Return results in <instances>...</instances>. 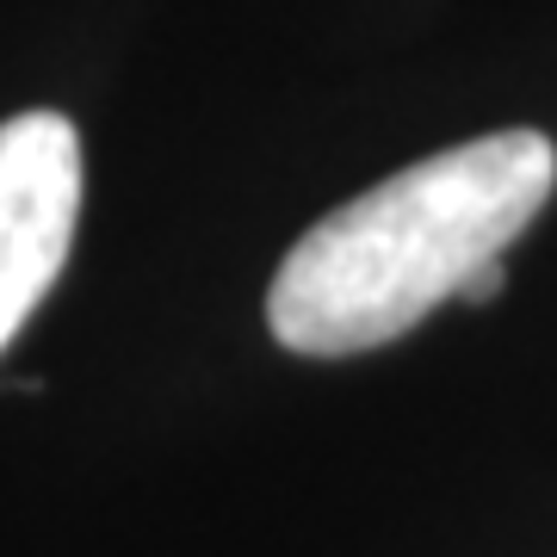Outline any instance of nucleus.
Returning a JSON list of instances; mask_svg holds the SVG:
<instances>
[{"instance_id": "f257e3e1", "label": "nucleus", "mask_w": 557, "mask_h": 557, "mask_svg": "<svg viewBox=\"0 0 557 557\" xmlns=\"http://www.w3.org/2000/svg\"><path fill=\"white\" fill-rule=\"evenodd\" d=\"M557 149L545 131H496L379 180L278 260L267 329L304 359L366 354L453 304L471 273L545 211Z\"/></svg>"}, {"instance_id": "7ed1b4c3", "label": "nucleus", "mask_w": 557, "mask_h": 557, "mask_svg": "<svg viewBox=\"0 0 557 557\" xmlns=\"http://www.w3.org/2000/svg\"><path fill=\"white\" fill-rule=\"evenodd\" d=\"M502 285H508V273H502V260H496V267L471 273V285L458 292V304H490V298H502Z\"/></svg>"}, {"instance_id": "f03ea898", "label": "nucleus", "mask_w": 557, "mask_h": 557, "mask_svg": "<svg viewBox=\"0 0 557 557\" xmlns=\"http://www.w3.org/2000/svg\"><path fill=\"white\" fill-rule=\"evenodd\" d=\"M81 218V137L62 112L0 124V354L57 285Z\"/></svg>"}]
</instances>
